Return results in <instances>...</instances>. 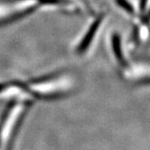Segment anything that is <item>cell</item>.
Returning a JSON list of instances; mask_svg holds the SVG:
<instances>
[{
	"instance_id": "6da1fadb",
	"label": "cell",
	"mask_w": 150,
	"mask_h": 150,
	"mask_svg": "<svg viewBox=\"0 0 150 150\" xmlns=\"http://www.w3.org/2000/svg\"><path fill=\"white\" fill-rule=\"evenodd\" d=\"M68 74L58 71L32 78L27 81L18 80L19 90L38 99L52 100L64 97L68 93Z\"/></svg>"
},
{
	"instance_id": "7a4b0ae2",
	"label": "cell",
	"mask_w": 150,
	"mask_h": 150,
	"mask_svg": "<svg viewBox=\"0 0 150 150\" xmlns=\"http://www.w3.org/2000/svg\"><path fill=\"white\" fill-rule=\"evenodd\" d=\"M107 19L106 13H100L97 15L94 19L91 22L89 26L86 29L85 33L82 36L78 44L76 45L74 51L76 54L82 56L87 54L93 44L97 36L100 32V29L103 26L104 23Z\"/></svg>"
},
{
	"instance_id": "3957f363",
	"label": "cell",
	"mask_w": 150,
	"mask_h": 150,
	"mask_svg": "<svg viewBox=\"0 0 150 150\" xmlns=\"http://www.w3.org/2000/svg\"><path fill=\"white\" fill-rule=\"evenodd\" d=\"M111 49L119 68L122 69L124 74H129L131 67L124 54L122 37L118 32L112 33L111 35Z\"/></svg>"
},
{
	"instance_id": "277c9868",
	"label": "cell",
	"mask_w": 150,
	"mask_h": 150,
	"mask_svg": "<svg viewBox=\"0 0 150 150\" xmlns=\"http://www.w3.org/2000/svg\"><path fill=\"white\" fill-rule=\"evenodd\" d=\"M114 3L119 9L124 12L128 16L132 18H139L137 10L129 0H114Z\"/></svg>"
}]
</instances>
